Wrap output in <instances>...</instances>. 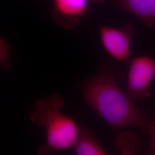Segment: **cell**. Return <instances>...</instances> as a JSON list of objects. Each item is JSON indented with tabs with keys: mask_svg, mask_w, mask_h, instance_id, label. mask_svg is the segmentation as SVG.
<instances>
[{
	"mask_svg": "<svg viewBox=\"0 0 155 155\" xmlns=\"http://www.w3.org/2000/svg\"><path fill=\"white\" fill-rule=\"evenodd\" d=\"M91 0H52L51 15L61 28L69 30L78 27L87 16Z\"/></svg>",
	"mask_w": 155,
	"mask_h": 155,
	"instance_id": "5",
	"label": "cell"
},
{
	"mask_svg": "<svg viewBox=\"0 0 155 155\" xmlns=\"http://www.w3.org/2000/svg\"><path fill=\"white\" fill-rule=\"evenodd\" d=\"M148 134H150V142L147 154L155 155V120H153L150 123Z\"/></svg>",
	"mask_w": 155,
	"mask_h": 155,
	"instance_id": "9",
	"label": "cell"
},
{
	"mask_svg": "<svg viewBox=\"0 0 155 155\" xmlns=\"http://www.w3.org/2000/svg\"><path fill=\"white\" fill-rule=\"evenodd\" d=\"M155 78V61L148 56L133 58L130 61L127 93L132 99L144 101L150 95V86Z\"/></svg>",
	"mask_w": 155,
	"mask_h": 155,
	"instance_id": "3",
	"label": "cell"
},
{
	"mask_svg": "<svg viewBox=\"0 0 155 155\" xmlns=\"http://www.w3.org/2000/svg\"><path fill=\"white\" fill-rule=\"evenodd\" d=\"M92 2H94L96 3H102L105 1V0H91Z\"/></svg>",
	"mask_w": 155,
	"mask_h": 155,
	"instance_id": "10",
	"label": "cell"
},
{
	"mask_svg": "<svg viewBox=\"0 0 155 155\" xmlns=\"http://www.w3.org/2000/svg\"><path fill=\"white\" fill-rule=\"evenodd\" d=\"M82 91L89 106L114 131L133 127L149 133L153 120L118 86L116 78L110 71L98 72L83 84Z\"/></svg>",
	"mask_w": 155,
	"mask_h": 155,
	"instance_id": "1",
	"label": "cell"
},
{
	"mask_svg": "<svg viewBox=\"0 0 155 155\" xmlns=\"http://www.w3.org/2000/svg\"><path fill=\"white\" fill-rule=\"evenodd\" d=\"M113 5L138 18L147 28L155 24V0H113Z\"/></svg>",
	"mask_w": 155,
	"mask_h": 155,
	"instance_id": "6",
	"label": "cell"
},
{
	"mask_svg": "<svg viewBox=\"0 0 155 155\" xmlns=\"http://www.w3.org/2000/svg\"><path fill=\"white\" fill-rule=\"evenodd\" d=\"M12 48L5 38L0 39V66L3 70H8L11 67Z\"/></svg>",
	"mask_w": 155,
	"mask_h": 155,
	"instance_id": "8",
	"label": "cell"
},
{
	"mask_svg": "<svg viewBox=\"0 0 155 155\" xmlns=\"http://www.w3.org/2000/svg\"><path fill=\"white\" fill-rule=\"evenodd\" d=\"M99 32L101 43L107 53L119 61H127L134 34L133 25L126 24L118 28L102 25Z\"/></svg>",
	"mask_w": 155,
	"mask_h": 155,
	"instance_id": "4",
	"label": "cell"
},
{
	"mask_svg": "<svg viewBox=\"0 0 155 155\" xmlns=\"http://www.w3.org/2000/svg\"><path fill=\"white\" fill-rule=\"evenodd\" d=\"M74 147L76 155H106L105 150L100 145L93 133L85 127L80 129Z\"/></svg>",
	"mask_w": 155,
	"mask_h": 155,
	"instance_id": "7",
	"label": "cell"
},
{
	"mask_svg": "<svg viewBox=\"0 0 155 155\" xmlns=\"http://www.w3.org/2000/svg\"><path fill=\"white\" fill-rule=\"evenodd\" d=\"M64 106L63 98L55 93L35 102L30 120L46 131L45 143L38 148V154L48 155L74 147L80 129L74 119L61 111Z\"/></svg>",
	"mask_w": 155,
	"mask_h": 155,
	"instance_id": "2",
	"label": "cell"
}]
</instances>
